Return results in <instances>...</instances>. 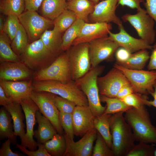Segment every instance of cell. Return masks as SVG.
Wrapping results in <instances>:
<instances>
[{
	"label": "cell",
	"instance_id": "cell-24",
	"mask_svg": "<svg viewBox=\"0 0 156 156\" xmlns=\"http://www.w3.org/2000/svg\"><path fill=\"white\" fill-rule=\"evenodd\" d=\"M96 4L89 0H71L67 2V9L72 11L77 18L89 23V17Z\"/></svg>",
	"mask_w": 156,
	"mask_h": 156
},
{
	"label": "cell",
	"instance_id": "cell-36",
	"mask_svg": "<svg viewBox=\"0 0 156 156\" xmlns=\"http://www.w3.org/2000/svg\"><path fill=\"white\" fill-rule=\"evenodd\" d=\"M24 10V0H2L1 1L0 12L5 15L14 14L18 16Z\"/></svg>",
	"mask_w": 156,
	"mask_h": 156
},
{
	"label": "cell",
	"instance_id": "cell-47",
	"mask_svg": "<svg viewBox=\"0 0 156 156\" xmlns=\"http://www.w3.org/2000/svg\"><path fill=\"white\" fill-rule=\"evenodd\" d=\"M145 0H118V4L127 6L131 9H138L141 7L140 4Z\"/></svg>",
	"mask_w": 156,
	"mask_h": 156
},
{
	"label": "cell",
	"instance_id": "cell-2",
	"mask_svg": "<svg viewBox=\"0 0 156 156\" xmlns=\"http://www.w3.org/2000/svg\"><path fill=\"white\" fill-rule=\"evenodd\" d=\"M124 112L113 114L110 118L112 150L114 156H127L136 140L131 129L125 118Z\"/></svg>",
	"mask_w": 156,
	"mask_h": 156
},
{
	"label": "cell",
	"instance_id": "cell-15",
	"mask_svg": "<svg viewBox=\"0 0 156 156\" xmlns=\"http://www.w3.org/2000/svg\"><path fill=\"white\" fill-rule=\"evenodd\" d=\"M97 131L94 128L89 131L78 141L75 142L64 133L66 144L64 156H90L92 153L93 145L96 139Z\"/></svg>",
	"mask_w": 156,
	"mask_h": 156
},
{
	"label": "cell",
	"instance_id": "cell-22",
	"mask_svg": "<svg viewBox=\"0 0 156 156\" xmlns=\"http://www.w3.org/2000/svg\"><path fill=\"white\" fill-rule=\"evenodd\" d=\"M35 117L38 126L37 130L34 131V135L38 143L44 144L57 133L50 120L42 115L39 110L36 111Z\"/></svg>",
	"mask_w": 156,
	"mask_h": 156
},
{
	"label": "cell",
	"instance_id": "cell-16",
	"mask_svg": "<svg viewBox=\"0 0 156 156\" xmlns=\"http://www.w3.org/2000/svg\"><path fill=\"white\" fill-rule=\"evenodd\" d=\"M118 0H104L96 4L93 12L89 16L92 23L112 22L118 26L122 22L116 14Z\"/></svg>",
	"mask_w": 156,
	"mask_h": 156
},
{
	"label": "cell",
	"instance_id": "cell-48",
	"mask_svg": "<svg viewBox=\"0 0 156 156\" xmlns=\"http://www.w3.org/2000/svg\"><path fill=\"white\" fill-rule=\"evenodd\" d=\"M25 10L36 11L42 4L43 0H24Z\"/></svg>",
	"mask_w": 156,
	"mask_h": 156
},
{
	"label": "cell",
	"instance_id": "cell-31",
	"mask_svg": "<svg viewBox=\"0 0 156 156\" xmlns=\"http://www.w3.org/2000/svg\"><path fill=\"white\" fill-rule=\"evenodd\" d=\"M45 148L51 156H64L66 150V140L64 134L56 133L51 140L44 144Z\"/></svg>",
	"mask_w": 156,
	"mask_h": 156
},
{
	"label": "cell",
	"instance_id": "cell-25",
	"mask_svg": "<svg viewBox=\"0 0 156 156\" xmlns=\"http://www.w3.org/2000/svg\"><path fill=\"white\" fill-rule=\"evenodd\" d=\"M62 33L53 29L47 30L42 34L40 38L47 48L57 57L63 52L61 49L62 41Z\"/></svg>",
	"mask_w": 156,
	"mask_h": 156
},
{
	"label": "cell",
	"instance_id": "cell-34",
	"mask_svg": "<svg viewBox=\"0 0 156 156\" xmlns=\"http://www.w3.org/2000/svg\"><path fill=\"white\" fill-rule=\"evenodd\" d=\"M28 44L27 34L21 24L13 39L11 41L12 48L14 52L20 57L24 52Z\"/></svg>",
	"mask_w": 156,
	"mask_h": 156
},
{
	"label": "cell",
	"instance_id": "cell-26",
	"mask_svg": "<svg viewBox=\"0 0 156 156\" xmlns=\"http://www.w3.org/2000/svg\"><path fill=\"white\" fill-rule=\"evenodd\" d=\"M12 118L10 114L3 107L0 109V137L1 139H10L14 145L17 143L16 136L15 134Z\"/></svg>",
	"mask_w": 156,
	"mask_h": 156
},
{
	"label": "cell",
	"instance_id": "cell-35",
	"mask_svg": "<svg viewBox=\"0 0 156 156\" xmlns=\"http://www.w3.org/2000/svg\"><path fill=\"white\" fill-rule=\"evenodd\" d=\"M101 101L106 103V106L104 114H114L121 112H125L131 107L125 104L121 99L110 98L100 95Z\"/></svg>",
	"mask_w": 156,
	"mask_h": 156
},
{
	"label": "cell",
	"instance_id": "cell-42",
	"mask_svg": "<svg viewBox=\"0 0 156 156\" xmlns=\"http://www.w3.org/2000/svg\"><path fill=\"white\" fill-rule=\"evenodd\" d=\"M142 95L138 93L134 92L121 99L127 105L138 108L145 105L143 102V99L146 97V95L143 97Z\"/></svg>",
	"mask_w": 156,
	"mask_h": 156
},
{
	"label": "cell",
	"instance_id": "cell-12",
	"mask_svg": "<svg viewBox=\"0 0 156 156\" xmlns=\"http://www.w3.org/2000/svg\"><path fill=\"white\" fill-rule=\"evenodd\" d=\"M130 83L120 70L114 67L105 75L98 77L97 83L100 95L116 97L119 90L124 85Z\"/></svg>",
	"mask_w": 156,
	"mask_h": 156
},
{
	"label": "cell",
	"instance_id": "cell-51",
	"mask_svg": "<svg viewBox=\"0 0 156 156\" xmlns=\"http://www.w3.org/2000/svg\"><path fill=\"white\" fill-rule=\"evenodd\" d=\"M12 101L5 94L2 87L0 86V105L3 107L6 106Z\"/></svg>",
	"mask_w": 156,
	"mask_h": 156
},
{
	"label": "cell",
	"instance_id": "cell-18",
	"mask_svg": "<svg viewBox=\"0 0 156 156\" xmlns=\"http://www.w3.org/2000/svg\"><path fill=\"white\" fill-rule=\"evenodd\" d=\"M72 114L74 135L83 136L94 128V116L88 106L76 105Z\"/></svg>",
	"mask_w": 156,
	"mask_h": 156
},
{
	"label": "cell",
	"instance_id": "cell-37",
	"mask_svg": "<svg viewBox=\"0 0 156 156\" xmlns=\"http://www.w3.org/2000/svg\"><path fill=\"white\" fill-rule=\"evenodd\" d=\"M5 21L3 31L9 37L11 41L13 39L18 30L21 23L18 16L14 14L7 15Z\"/></svg>",
	"mask_w": 156,
	"mask_h": 156
},
{
	"label": "cell",
	"instance_id": "cell-28",
	"mask_svg": "<svg viewBox=\"0 0 156 156\" xmlns=\"http://www.w3.org/2000/svg\"><path fill=\"white\" fill-rule=\"evenodd\" d=\"M111 114H103L94 117V127L106 142L109 148L112 150V138L111 134L109 119Z\"/></svg>",
	"mask_w": 156,
	"mask_h": 156
},
{
	"label": "cell",
	"instance_id": "cell-7",
	"mask_svg": "<svg viewBox=\"0 0 156 156\" xmlns=\"http://www.w3.org/2000/svg\"><path fill=\"white\" fill-rule=\"evenodd\" d=\"M114 67L122 71L132 86L135 92L146 95L154 91L156 71L127 69L116 63Z\"/></svg>",
	"mask_w": 156,
	"mask_h": 156
},
{
	"label": "cell",
	"instance_id": "cell-41",
	"mask_svg": "<svg viewBox=\"0 0 156 156\" xmlns=\"http://www.w3.org/2000/svg\"><path fill=\"white\" fill-rule=\"evenodd\" d=\"M54 99L60 112L72 114L77 105L74 102L55 94Z\"/></svg>",
	"mask_w": 156,
	"mask_h": 156
},
{
	"label": "cell",
	"instance_id": "cell-27",
	"mask_svg": "<svg viewBox=\"0 0 156 156\" xmlns=\"http://www.w3.org/2000/svg\"><path fill=\"white\" fill-rule=\"evenodd\" d=\"M66 0H43L41 4L42 16L53 21L67 9Z\"/></svg>",
	"mask_w": 156,
	"mask_h": 156
},
{
	"label": "cell",
	"instance_id": "cell-3",
	"mask_svg": "<svg viewBox=\"0 0 156 156\" xmlns=\"http://www.w3.org/2000/svg\"><path fill=\"white\" fill-rule=\"evenodd\" d=\"M104 69V66L99 65L91 67L85 74L74 81L75 84L86 95L88 107L95 117L103 114L106 108V106L101 104L97 83V78Z\"/></svg>",
	"mask_w": 156,
	"mask_h": 156
},
{
	"label": "cell",
	"instance_id": "cell-43",
	"mask_svg": "<svg viewBox=\"0 0 156 156\" xmlns=\"http://www.w3.org/2000/svg\"><path fill=\"white\" fill-rule=\"evenodd\" d=\"M38 149L35 151H29L26 148L18 144L16 147L23 153L29 156H51L46 149L44 144L38 143Z\"/></svg>",
	"mask_w": 156,
	"mask_h": 156
},
{
	"label": "cell",
	"instance_id": "cell-50",
	"mask_svg": "<svg viewBox=\"0 0 156 156\" xmlns=\"http://www.w3.org/2000/svg\"><path fill=\"white\" fill-rule=\"evenodd\" d=\"M149 59L150 61L147 67L148 70H156V42L153 46Z\"/></svg>",
	"mask_w": 156,
	"mask_h": 156
},
{
	"label": "cell",
	"instance_id": "cell-4",
	"mask_svg": "<svg viewBox=\"0 0 156 156\" xmlns=\"http://www.w3.org/2000/svg\"><path fill=\"white\" fill-rule=\"evenodd\" d=\"M33 91L49 92L74 102L77 105L88 106L84 93L75 84L74 81L64 83L53 80L34 81Z\"/></svg>",
	"mask_w": 156,
	"mask_h": 156
},
{
	"label": "cell",
	"instance_id": "cell-29",
	"mask_svg": "<svg viewBox=\"0 0 156 156\" xmlns=\"http://www.w3.org/2000/svg\"><path fill=\"white\" fill-rule=\"evenodd\" d=\"M147 50L142 49L132 53L127 61L118 64L130 69L142 70L150 58L149 53Z\"/></svg>",
	"mask_w": 156,
	"mask_h": 156
},
{
	"label": "cell",
	"instance_id": "cell-8",
	"mask_svg": "<svg viewBox=\"0 0 156 156\" xmlns=\"http://www.w3.org/2000/svg\"><path fill=\"white\" fill-rule=\"evenodd\" d=\"M125 22H129L136 31L139 36L150 45L155 41V22L147 13L146 10L141 7L137 9L134 14H126L121 17Z\"/></svg>",
	"mask_w": 156,
	"mask_h": 156
},
{
	"label": "cell",
	"instance_id": "cell-53",
	"mask_svg": "<svg viewBox=\"0 0 156 156\" xmlns=\"http://www.w3.org/2000/svg\"><path fill=\"white\" fill-rule=\"evenodd\" d=\"M5 22L3 16L1 15L0 16V32L3 31Z\"/></svg>",
	"mask_w": 156,
	"mask_h": 156
},
{
	"label": "cell",
	"instance_id": "cell-45",
	"mask_svg": "<svg viewBox=\"0 0 156 156\" xmlns=\"http://www.w3.org/2000/svg\"><path fill=\"white\" fill-rule=\"evenodd\" d=\"M10 140L8 139L2 144L0 149V156H22L16 152H13L11 149Z\"/></svg>",
	"mask_w": 156,
	"mask_h": 156
},
{
	"label": "cell",
	"instance_id": "cell-23",
	"mask_svg": "<svg viewBox=\"0 0 156 156\" xmlns=\"http://www.w3.org/2000/svg\"><path fill=\"white\" fill-rule=\"evenodd\" d=\"M9 112L13 121L15 134L19 136L21 142L24 140L25 135V125L23 121L25 117L22 112V108L19 102L12 101L4 107Z\"/></svg>",
	"mask_w": 156,
	"mask_h": 156
},
{
	"label": "cell",
	"instance_id": "cell-10",
	"mask_svg": "<svg viewBox=\"0 0 156 156\" xmlns=\"http://www.w3.org/2000/svg\"><path fill=\"white\" fill-rule=\"evenodd\" d=\"M18 17L27 34L29 44L40 39L43 33L53 24V21L35 11H26Z\"/></svg>",
	"mask_w": 156,
	"mask_h": 156
},
{
	"label": "cell",
	"instance_id": "cell-5",
	"mask_svg": "<svg viewBox=\"0 0 156 156\" xmlns=\"http://www.w3.org/2000/svg\"><path fill=\"white\" fill-rule=\"evenodd\" d=\"M57 57L47 48L40 38L29 44L20 58L22 62L35 72L49 66Z\"/></svg>",
	"mask_w": 156,
	"mask_h": 156
},
{
	"label": "cell",
	"instance_id": "cell-21",
	"mask_svg": "<svg viewBox=\"0 0 156 156\" xmlns=\"http://www.w3.org/2000/svg\"><path fill=\"white\" fill-rule=\"evenodd\" d=\"M118 29L119 30L118 33H114L110 31L108 36L120 47L132 53L142 49L152 50L153 46L148 44L141 38L137 39L132 36L126 31L122 25L118 26Z\"/></svg>",
	"mask_w": 156,
	"mask_h": 156
},
{
	"label": "cell",
	"instance_id": "cell-1",
	"mask_svg": "<svg viewBox=\"0 0 156 156\" xmlns=\"http://www.w3.org/2000/svg\"><path fill=\"white\" fill-rule=\"evenodd\" d=\"M124 116L136 140L156 145V127L152 124L145 105L138 108L131 107L124 112Z\"/></svg>",
	"mask_w": 156,
	"mask_h": 156
},
{
	"label": "cell",
	"instance_id": "cell-20",
	"mask_svg": "<svg viewBox=\"0 0 156 156\" xmlns=\"http://www.w3.org/2000/svg\"><path fill=\"white\" fill-rule=\"evenodd\" d=\"M112 29V25L109 23H85L72 46L81 43H89L96 39L106 37Z\"/></svg>",
	"mask_w": 156,
	"mask_h": 156
},
{
	"label": "cell",
	"instance_id": "cell-57",
	"mask_svg": "<svg viewBox=\"0 0 156 156\" xmlns=\"http://www.w3.org/2000/svg\"><path fill=\"white\" fill-rule=\"evenodd\" d=\"M101 0L103 1V0Z\"/></svg>",
	"mask_w": 156,
	"mask_h": 156
},
{
	"label": "cell",
	"instance_id": "cell-11",
	"mask_svg": "<svg viewBox=\"0 0 156 156\" xmlns=\"http://www.w3.org/2000/svg\"><path fill=\"white\" fill-rule=\"evenodd\" d=\"M54 95L46 91H33L30 98L37 105L41 113L50 120L57 133L64 134L59 121L60 112L54 101Z\"/></svg>",
	"mask_w": 156,
	"mask_h": 156
},
{
	"label": "cell",
	"instance_id": "cell-13",
	"mask_svg": "<svg viewBox=\"0 0 156 156\" xmlns=\"http://www.w3.org/2000/svg\"><path fill=\"white\" fill-rule=\"evenodd\" d=\"M89 43L91 67H95L102 61L111 58L120 46L108 36L93 40Z\"/></svg>",
	"mask_w": 156,
	"mask_h": 156
},
{
	"label": "cell",
	"instance_id": "cell-6",
	"mask_svg": "<svg viewBox=\"0 0 156 156\" xmlns=\"http://www.w3.org/2000/svg\"><path fill=\"white\" fill-rule=\"evenodd\" d=\"M32 78L35 81L53 80L64 83L74 82L66 51L60 54L47 67L34 72Z\"/></svg>",
	"mask_w": 156,
	"mask_h": 156
},
{
	"label": "cell",
	"instance_id": "cell-39",
	"mask_svg": "<svg viewBox=\"0 0 156 156\" xmlns=\"http://www.w3.org/2000/svg\"><path fill=\"white\" fill-rule=\"evenodd\" d=\"M155 144L139 142L133 146L127 156H153Z\"/></svg>",
	"mask_w": 156,
	"mask_h": 156
},
{
	"label": "cell",
	"instance_id": "cell-55",
	"mask_svg": "<svg viewBox=\"0 0 156 156\" xmlns=\"http://www.w3.org/2000/svg\"><path fill=\"white\" fill-rule=\"evenodd\" d=\"M154 156H156V149H155L154 154Z\"/></svg>",
	"mask_w": 156,
	"mask_h": 156
},
{
	"label": "cell",
	"instance_id": "cell-33",
	"mask_svg": "<svg viewBox=\"0 0 156 156\" xmlns=\"http://www.w3.org/2000/svg\"><path fill=\"white\" fill-rule=\"evenodd\" d=\"M77 18L72 11L66 9L53 21V29L62 33L71 26Z\"/></svg>",
	"mask_w": 156,
	"mask_h": 156
},
{
	"label": "cell",
	"instance_id": "cell-44",
	"mask_svg": "<svg viewBox=\"0 0 156 156\" xmlns=\"http://www.w3.org/2000/svg\"><path fill=\"white\" fill-rule=\"evenodd\" d=\"M115 54L116 64H120L127 61L132 53L123 47H120L116 50Z\"/></svg>",
	"mask_w": 156,
	"mask_h": 156
},
{
	"label": "cell",
	"instance_id": "cell-9",
	"mask_svg": "<svg viewBox=\"0 0 156 156\" xmlns=\"http://www.w3.org/2000/svg\"><path fill=\"white\" fill-rule=\"evenodd\" d=\"M74 81L89 71L91 64L89 53V43H81L72 45L66 51Z\"/></svg>",
	"mask_w": 156,
	"mask_h": 156
},
{
	"label": "cell",
	"instance_id": "cell-56",
	"mask_svg": "<svg viewBox=\"0 0 156 156\" xmlns=\"http://www.w3.org/2000/svg\"><path fill=\"white\" fill-rule=\"evenodd\" d=\"M67 1H70V0H67Z\"/></svg>",
	"mask_w": 156,
	"mask_h": 156
},
{
	"label": "cell",
	"instance_id": "cell-46",
	"mask_svg": "<svg viewBox=\"0 0 156 156\" xmlns=\"http://www.w3.org/2000/svg\"><path fill=\"white\" fill-rule=\"evenodd\" d=\"M144 5L147 13L156 24V0H145Z\"/></svg>",
	"mask_w": 156,
	"mask_h": 156
},
{
	"label": "cell",
	"instance_id": "cell-58",
	"mask_svg": "<svg viewBox=\"0 0 156 156\" xmlns=\"http://www.w3.org/2000/svg\"></svg>",
	"mask_w": 156,
	"mask_h": 156
},
{
	"label": "cell",
	"instance_id": "cell-49",
	"mask_svg": "<svg viewBox=\"0 0 156 156\" xmlns=\"http://www.w3.org/2000/svg\"><path fill=\"white\" fill-rule=\"evenodd\" d=\"M135 92L133 89L130 83L124 85L118 91L116 98L121 99Z\"/></svg>",
	"mask_w": 156,
	"mask_h": 156
},
{
	"label": "cell",
	"instance_id": "cell-54",
	"mask_svg": "<svg viewBox=\"0 0 156 156\" xmlns=\"http://www.w3.org/2000/svg\"><path fill=\"white\" fill-rule=\"evenodd\" d=\"M93 2H94L95 4L98 3L99 2V0H89Z\"/></svg>",
	"mask_w": 156,
	"mask_h": 156
},
{
	"label": "cell",
	"instance_id": "cell-30",
	"mask_svg": "<svg viewBox=\"0 0 156 156\" xmlns=\"http://www.w3.org/2000/svg\"><path fill=\"white\" fill-rule=\"evenodd\" d=\"M85 23L83 21L77 18L65 31L62 37L61 47L63 52L66 51L71 47L74 41L79 35Z\"/></svg>",
	"mask_w": 156,
	"mask_h": 156
},
{
	"label": "cell",
	"instance_id": "cell-17",
	"mask_svg": "<svg viewBox=\"0 0 156 156\" xmlns=\"http://www.w3.org/2000/svg\"><path fill=\"white\" fill-rule=\"evenodd\" d=\"M34 72L21 61L0 62V80L18 81L31 79Z\"/></svg>",
	"mask_w": 156,
	"mask_h": 156
},
{
	"label": "cell",
	"instance_id": "cell-52",
	"mask_svg": "<svg viewBox=\"0 0 156 156\" xmlns=\"http://www.w3.org/2000/svg\"><path fill=\"white\" fill-rule=\"evenodd\" d=\"M154 91L150 94L153 97V100L149 101L147 100V98L145 97L143 99V102L145 105L149 106H152L156 108V82L154 85Z\"/></svg>",
	"mask_w": 156,
	"mask_h": 156
},
{
	"label": "cell",
	"instance_id": "cell-19",
	"mask_svg": "<svg viewBox=\"0 0 156 156\" xmlns=\"http://www.w3.org/2000/svg\"><path fill=\"white\" fill-rule=\"evenodd\" d=\"M33 82L31 79L15 81L0 80V86L12 101L20 103L30 97L33 91Z\"/></svg>",
	"mask_w": 156,
	"mask_h": 156
},
{
	"label": "cell",
	"instance_id": "cell-32",
	"mask_svg": "<svg viewBox=\"0 0 156 156\" xmlns=\"http://www.w3.org/2000/svg\"><path fill=\"white\" fill-rule=\"evenodd\" d=\"M10 40L3 31L0 32V61L21 62L20 58L13 50Z\"/></svg>",
	"mask_w": 156,
	"mask_h": 156
},
{
	"label": "cell",
	"instance_id": "cell-40",
	"mask_svg": "<svg viewBox=\"0 0 156 156\" xmlns=\"http://www.w3.org/2000/svg\"><path fill=\"white\" fill-rule=\"evenodd\" d=\"M59 119L60 125L66 134L71 140L75 135L72 114L60 112Z\"/></svg>",
	"mask_w": 156,
	"mask_h": 156
},
{
	"label": "cell",
	"instance_id": "cell-38",
	"mask_svg": "<svg viewBox=\"0 0 156 156\" xmlns=\"http://www.w3.org/2000/svg\"><path fill=\"white\" fill-rule=\"evenodd\" d=\"M92 156H114L104 139L97 131L95 144L92 154Z\"/></svg>",
	"mask_w": 156,
	"mask_h": 156
},
{
	"label": "cell",
	"instance_id": "cell-14",
	"mask_svg": "<svg viewBox=\"0 0 156 156\" xmlns=\"http://www.w3.org/2000/svg\"><path fill=\"white\" fill-rule=\"evenodd\" d=\"M20 103L24 113L27 129L25 138L21 145L29 150L35 151L38 146V143L33 138L34 128L36 122V113L39 108L30 97L21 101Z\"/></svg>",
	"mask_w": 156,
	"mask_h": 156
}]
</instances>
